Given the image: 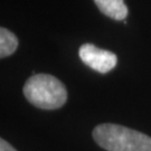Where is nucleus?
<instances>
[{
    "instance_id": "obj_1",
    "label": "nucleus",
    "mask_w": 151,
    "mask_h": 151,
    "mask_svg": "<svg viewBox=\"0 0 151 151\" xmlns=\"http://www.w3.org/2000/svg\"><path fill=\"white\" fill-rule=\"evenodd\" d=\"M93 138L108 151H151V138L122 125L104 123L93 130Z\"/></svg>"
},
{
    "instance_id": "obj_2",
    "label": "nucleus",
    "mask_w": 151,
    "mask_h": 151,
    "mask_svg": "<svg viewBox=\"0 0 151 151\" xmlns=\"http://www.w3.org/2000/svg\"><path fill=\"white\" fill-rule=\"evenodd\" d=\"M24 95L32 105L44 110L63 106L67 100L65 85L55 76L35 74L24 85Z\"/></svg>"
},
{
    "instance_id": "obj_3",
    "label": "nucleus",
    "mask_w": 151,
    "mask_h": 151,
    "mask_svg": "<svg viewBox=\"0 0 151 151\" xmlns=\"http://www.w3.org/2000/svg\"><path fill=\"white\" fill-rule=\"evenodd\" d=\"M82 62L99 73H108L113 70L118 62L116 55L105 49H101L93 44H84L78 49Z\"/></svg>"
},
{
    "instance_id": "obj_4",
    "label": "nucleus",
    "mask_w": 151,
    "mask_h": 151,
    "mask_svg": "<svg viewBox=\"0 0 151 151\" xmlns=\"http://www.w3.org/2000/svg\"><path fill=\"white\" fill-rule=\"evenodd\" d=\"M97 8L105 16L115 20H124L128 16V7L123 0H94Z\"/></svg>"
},
{
    "instance_id": "obj_5",
    "label": "nucleus",
    "mask_w": 151,
    "mask_h": 151,
    "mask_svg": "<svg viewBox=\"0 0 151 151\" xmlns=\"http://www.w3.org/2000/svg\"><path fill=\"white\" fill-rule=\"evenodd\" d=\"M18 47V39L15 34L9 32L7 28H0V57L4 58L14 54Z\"/></svg>"
},
{
    "instance_id": "obj_6",
    "label": "nucleus",
    "mask_w": 151,
    "mask_h": 151,
    "mask_svg": "<svg viewBox=\"0 0 151 151\" xmlns=\"http://www.w3.org/2000/svg\"><path fill=\"white\" fill-rule=\"evenodd\" d=\"M0 151H17V150L12 146H10L7 141L1 139L0 140Z\"/></svg>"
}]
</instances>
